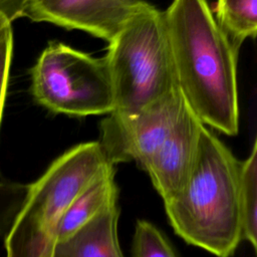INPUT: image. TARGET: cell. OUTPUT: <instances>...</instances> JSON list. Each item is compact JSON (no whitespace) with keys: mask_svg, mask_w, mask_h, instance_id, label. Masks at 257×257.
<instances>
[{"mask_svg":"<svg viewBox=\"0 0 257 257\" xmlns=\"http://www.w3.org/2000/svg\"><path fill=\"white\" fill-rule=\"evenodd\" d=\"M179 90L203 124L228 136L239 128V49L207 0H173L164 11Z\"/></svg>","mask_w":257,"mask_h":257,"instance_id":"1","label":"cell"},{"mask_svg":"<svg viewBox=\"0 0 257 257\" xmlns=\"http://www.w3.org/2000/svg\"><path fill=\"white\" fill-rule=\"evenodd\" d=\"M241 166L242 162L203 124L185 187L164 201L175 232L217 257H230L242 240Z\"/></svg>","mask_w":257,"mask_h":257,"instance_id":"2","label":"cell"},{"mask_svg":"<svg viewBox=\"0 0 257 257\" xmlns=\"http://www.w3.org/2000/svg\"><path fill=\"white\" fill-rule=\"evenodd\" d=\"M114 170L98 141L74 146L28 185L22 208L5 237L6 257H51L59 221L92 182Z\"/></svg>","mask_w":257,"mask_h":257,"instance_id":"3","label":"cell"},{"mask_svg":"<svg viewBox=\"0 0 257 257\" xmlns=\"http://www.w3.org/2000/svg\"><path fill=\"white\" fill-rule=\"evenodd\" d=\"M111 112L132 114L179 90L164 11L145 1L108 42Z\"/></svg>","mask_w":257,"mask_h":257,"instance_id":"4","label":"cell"},{"mask_svg":"<svg viewBox=\"0 0 257 257\" xmlns=\"http://www.w3.org/2000/svg\"><path fill=\"white\" fill-rule=\"evenodd\" d=\"M34 99L55 113L108 114L114 98L105 58H94L61 42H51L31 69Z\"/></svg>","mask_w":257,"mask_h":257,"instance_id":"5","label":"cell"},{"mask_svg":"<svg viewBox=\"0 0 257 257\" xmlns=\"http://www.w3.org/2000/svg\"><path fill=\"white\" fill-rule=\"evenodd\" d=\"M184 98L177 90L136 113L110 112L100 121L98 143L113 167L136 162L143 170L174 125Z\"/></svg>","mask_w":257,"mask_h":257,"instance_id":"6","label":"cell"},{"mask_svg":"<svg viewBox=\"0 0 257 257\" xmlns=\"http://www.w3.org/2000/svg\"><path fill=\"white\" fill-rule=\"evenodd\" d=\"M145 0H27L22 17L82 30L109 42Z\"/></svg>","mask_w":257,"mask_h":257,"instance_id":"7","label":"cell"},{"mask_svg":"<svg viewBox=\"0 0 257 257\" xmlns=\"http://www.w3.org/2000/svg\"><path fill=\"white\" fill-rule=\"evenodd\" d=\"M202 125L185 101L171 131L144 168L163 201L185 187L196 161Z\"/></svg>","mask_w":257,"mask_h":257,"instance_id":"8","label":"cell"},{"mask_svg":"<svg viewBox=\"0 0 257 257\" xmlns=\"http://www.w3.org/2000/svg\"><path fill=\"white\" fill-rule=\"evenodd\" d=\"M118 217L115 204L70 237L56 242L51 257H123L117 238Z\"/></svg>","mask_w":257,"mask_h":257,"instance_id":"9","label":"cell"},{"mask_svg":"<svg viewBox=\"0 0 257 257\" xmlns=\"http://www.w3.org/2000/svg\"><path fill=\"white\" fill-rule=\"evenodd\" d=\"M117 196L114 170H111L92 182L72 201L59 221L56 242L70 237L100 213L117 204Z\"/></svg>","mask_w":257,"mask_h":257,"instance_id":"10","label":"cell"},{"mask_svg":"<svg viewBox=\"0 0 257 257\" xmlns=\"http://www.w3.org/2000/svg\"><path fill=\"white\" fill-rule=\"evenodd\" d=\"M215 17L238 49L246 38L256 35V0H218Z\"/></svg>","mask_w":257,"mask_h":257,"instance_id":"11","label":"cell"},{"mask_svg":"<svg viewBox=\"0 0 257 257\" xmlns=\"http://www.w3.org/2000/svg\"><path fill=\"white\" fill-rule=\"evenodd\" d=\"M240 207L242 239L253 249L257 247V142L249 157L242 161L240 177Z\"/></svg>","mask_w":257,"mask_h":257,"instance_id":"12","label":"cell"},{"mask_svg":"<svg viewBox=\"0 0 257 257\" xmlns=\"http://www.w3.org/2000/svg\"><path fill=\"white\" fill-rule=\"evenodd\" d=\"M133 257H176L164 234L147 220H138L132 247Z\"/></svg>","mask_w":257,"mask_h":257,"instance_id":"13","label":"cell"},{"mask_svg":"<svg viewBox=\"0 0 257 257\" xmlns=\"http://www.w3.org/2000/svg\"><path fill=\"white\" fill-rule=\"evenodd\" d=\"M13 20L7 12L0 11V124L13 54Z\"/></svg>","mask_w":257,"mask_h":257,"instance_id":"14","label":"cell"},{"mask_svg":"<svg viewBox=\"0 0 257 257\" xmlns=\"http://www.w3.org/2000/svg\"><path fill=\"white\" fill-rule=\"evenodd\" d=\"M14 202V188L9 181H0V230L7 221Z\"/></svg>","mask_w":257,"mask_h":257,"instance_id":"15","label":"cell"},{"mask_svg":"<svg viewBox=\"0 0 257 257\" xmlns=\"http://www.w3.org/2000/svg\"><path fill=\"white\" fill-rule=\"evenodd\" d=\"M24 3L18 0H0V11H5L13 19L22 17Z\"/></svg>","mask_w":257,"mask_h":257,"instance_id":"16","label":"cell"},{"mask_svg":"<svg viewBox=\"0 0 257 257\" xmlns=\"http://www.w3.org/2000/svg\"><path fill=\"white\" fill-rule=\"evenodd\" d=\"M18 1H21V2H23V3H25L27 0H18Z\"/></svg>","mask_w":257,"mask_h":257,"instance_id":"17","label":"cell"}]
</instances>
